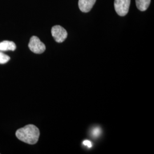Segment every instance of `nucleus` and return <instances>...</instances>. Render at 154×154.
<instances>
[{"instance_id":"7ed1b4c3","label":"nucleus","mask_w":154,"mask_h":154,"mask_svg":"<svg viewBox=\"0 0 154 154\" xmlns=\"http://www.w3.org/2000/svg\"><path fill=\"white\" fill-rule=\"evenodd\" d=\"M131 0H115L114 8L120 16H125L129 11Z\"/></svg>"},{"instance_id":"0eeeda50","label":"nucleus","mask_w":154,"mask_h":154,"mask_svg":"<svg viewBox=\"0 0 154 154\" xmlns=\"http://www.w3.org/2000/svg\"><path fill=\"white\" fill-rule=\"evenodd\" d=\"M136 5L140 11H146L150 5L151 0H135Z\"/></svg>"},{"instance_id":"1a4fd4ad","label":"nucleus","mask_w":154,"mask_h":154,"mask_svg":"<svg viewBox=\"0 0 154 154\" xmlns=\"http://www.w3.org/2000/svg\"><path fill=\"white\" fill-rule=\"evenodd\" d=\"M83 144L86 146H88L89 148H90L92 146V144L89 140H85L83 142Z\"/></svg>"},{"instance_id":"20e7f679","label":"nucleus","mask_w":154,"mask_h":154,"mask_svg":"<svg viewBox=\"0 0 154 154\" xmlns=\"http://www.w3.org/2000/svg\"><path fill=\"white\" fill-rule=\"evenodd\" d=\"M51 34L55 41L58 43L63 42L67 37L66 30L60 25H55L51 28Z\"/></svg>"},{"instance_id":"f257e3e1","label":"nucleus","mask_w":154,"mask_h":154,"mask_svg":"<svg viewBox=\"0 0 154 154\" xmlns=\"http://www.w3.org/2000/svg\"><path fill=\"white\" fill-rule=\"evenodd\" d=\"M39 134L38 128L33 125H26L18 129L16 132L17 138L24 143L29 144H34L37 143Z\"/></svg>"},{"instance_id":"6e6552de","label":"nucleus","mask_w":154,"mask_h":154,"mask_svg":"<svg viewBox=\"0 0 154 154\" xmlns=\"http://www.w3.org/2000/svg\"><path fill=\"white\" fill-rule=\"evenodd\" d=\"M9 56L5 54L2 52L0 51V64H5L10 60Z\"/></svg>"},{"instance_id":"39448f33","label":"nucleus","mask_w":154,"mask_h":154,"mask_svg":"<svg viewBox=\"0 0 154 154\" xmlns=\"http://www.w3.org/2000/svg\"><path fill=\"white\" fill-rule=\"evenodd\" d=\"M95 2L96 0H79L78 6L81 11L88 13L93 8Z\"/></svg>"},{"instance_id":"423d86ee","label":"nucleus","mask_w":154,"mask_h":154,"mask_svg":"<svg viewBox=\"0 0 154 154\" xmlns=\"http://www.w3.org/2000/svg\"><path fill=\"white\" fill-rule=\"evenodd\" d=\"M16 49V45L12 42L9 41H4L0 42V51H5L8 50L14 51Z\"/></svg>"},{"instance_id":"f03ea898","label":"nucleus","mask_w":154,"mask_h":154,"mask_svg":"<svg viewBox=\"0 0 154 154\" xmlns=\"http://www.w3.org/2000/svg\"><path fill=\"white\" fill-rule=\"evenodd\" d=\"M28 46L30 50L35 54H42L46 50L45 45L36 36H32L31 37Z\"/></svg>"}]
</instances>
